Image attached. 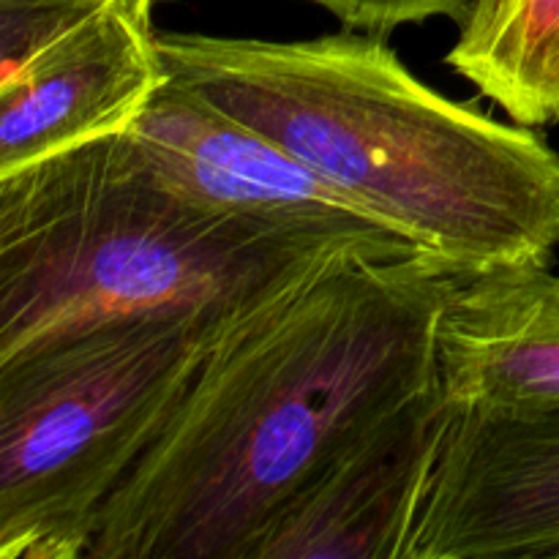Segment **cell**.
<instances>
[{"instance_id": "obj_6", "label": "cell", "mask_w": 559, "mask_h": 559, "mask_svg": "<svg viewBox=\"0 0 559 559\" xmlns=\"http://www.w3.org/2000/svg\"><path fill=\"white\" fill-rule=\"evenodd\" d=\"M404 559H559V404H451Z\"/></svg>"}, {"instance_id": "obj_2", "label": "cell", "mask_w": 559, "mask_h": 559, "mask_svg": "<svg viewBox=\"0 0 559 559\" xmlns=\"http://www.w3.org/2000/svg\"><path fill=\"white\" fill-rule=\"evenodd\" d=\"M167 80L243 120L464 276L549 265L559 153L426 85L382 36L158 31Z\"/></svg>"}, {"instance_id": "obj_3", "label": "cell", "mask_w": 559, "mask_h": 559, "mask_svg": "<svg viewBox=\"0 0 559 559\" xmlns=\"http://www.w3.org/2000/svg\"><path fill=\"white\" fill-rule=\"evenodd\" d=\"M344 251L191 200L120 131L0 175V360L126 317L240 320Z\"/></svg>"}, {"instance_id": "obj_1", "label": "cell", "mask_w": 559, "mask_h": 559, "mask_svg": "<svg viewBox=\"0 0 559 559\" xmlns=\"http://www.w3.org/2000/svg\"><path fill=\"white\" fill-rule=\"evenodd\" d=\"M462 276L426 254L344 251L229 325L85 559H249L322 467L440 382L442 309Z\"/></svg>"}, {"instance_id": "obj_10", "label": "cell", "mask_w": 559, "mask_h": 559, "mask_svg": "<svg viewBox=\"0 0 559 559\" xmlns=\"http://www.w3.org/2000/svg\"><path fill=\"white\" fill-rule=\"evenodd\" d=\"M445 63L516 123H559V0H478Z\"/></svg>"}, {"instance_id": "obj_11", "label": "cell", "mask_w": 559, "mask_h": 559, "mask_svg": "<svg viewBox=\"0 0 559 559\" xmlns=\"http://www.w3.org/2000/svg\"><path fill=\"white\" fill-rule=\"evenodd\" d=\"M112 0H0V82L58 47Z\"/></svg>"}, {"instance_id": "obj_12", "label": "cell", "mask_w": 559, "mask_h": 559, "mask_svg": "<svg viewBox=\"0 0 559 559\" xmlns=\"http://www.w3.org/2000/svg\"><path fill=\"white\" fill-rule=\"evenodd\" d=\"M309 3L331 11L347 31L385 36L396 27L418 25L435 16L462 22L478 0H309Z\"/></svg>"}, {"instance_id": "obj_4", "label": "cell", "mask_w": 559, "mask_h": 559, "mask_svg": "<svg viewBox=\"0 0 559 559\" xmlns=\"http://www.w3.org/2000/svg\"><path fill=\"white\" fill-rule=\"evenodd\" d=\"M235 322L126 317L0 360V559L87 557L109 497Z\"/></svg>"}, {"instance_id": "obj_5", "label": "cell", "mask_w": 559, "mask_h": 559, "mask_svg": "<svg viewBox=\"0 0 559 559\" xmlns=\"http://www.w3.org/2000/svg\"><path fill=\"white\" fill-rule=\"evenodd\" d=\"M129 134L175 189L229 216L369 257L424 254L271 136L175 82H164Z\"/></svg>"}, {"instance_id": "obj_9", "label": "cell", "mask_w": 559, "mask_h": 559, "mask_svg": "<svg viewBox=\"0 0 559 559\" xmlns=\"http://www.w3.org/2000/svg\"><path fill=\"white\" fill-rule=\"evenodd\" d=\"M437 349L451 404H559V273L516 265L462 276L442 309Z\"/></svg>"}, {"instance_id": "obj_7", "label": "cell", "mask_w": 559, "mask_h": 559, "mask_svg": "<svg viewBox=\"0 0 559 559\" xmlns=\"http://www.w3.org/2000/svg\"><path fill=\"white\" fill-rule=\"evenodd\" d=\"M164 82L153 0H112L0 82V175L129 131Z\"/></svg>"}, {"instance_id": "obj_8", "label": "cell", "mask_w": 559, "mask_h": 559, "mask_svg": "<svg viewBox=\"0 0 559 559\" xmlns=\"http://www.w3.org/2000/svg\"><path fill=\"white\" fill-rule=\"evenodd\" d=\"M445 413L437 382L380 420L267 522L249 559H404Z\"/></svg>"}]
</instances>
